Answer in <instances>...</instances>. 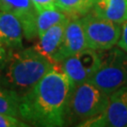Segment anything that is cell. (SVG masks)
Here are the masks:
<instances>
[{
    "instance_id": "12",
    "label": "cell",
    "mask_w": 127,
    "mask_h": 127,
    "mask_svg": "<svg viewBox=\"0 0 127 127\" xmlns=\"http://www.w3.org/2000/svg\"><path fill=\"white\" fill-rule=\"evenodd\" d=\"M92 12L119 25L127 20V0H95Z\"/></svg>"
},
{
    "instance_id": "11",
    "label": "cell",
    "mask_w": 127,
    "mask_h": 127,
    "mask_svg": "<svg viewBox=\"0 0 127 127\" xmlns=\"http://www.w3.org/2000/svg\"><path fill=\"white\" fill-rule=\"evenodd\" d=\"M69 18H70V15L62 22L57 24L50 27L49 29H47L41 36L39 37L40 40L34 47L41 54L45 56L51 62H53V58L55 54L58 52L61 45Z\"/></svg>"
},
{
    "instance_id": "4",
    "label": "cell",
    "mask_w": 127,
    "mask_h": 127,
    "mask_svg": "<svg viewBox=\"0 0 127 127\" xmlns=\"http://www.w3.org/2000/svg\"><path fill=\"white\" fill-rule=\"evenodd\" d=\"M101 56L102 63L88 80L107 95L127 85V53L119 48Z\"/></svg>"
},
{
    "instance_id": "6",
    "label": "cell",
    "mask_w": 127,
    "mask_h": 127,
    "mask_svg": "<svg viewBox=\"0 0 127 127\" xmlns=\"http://www.w3.org/2000/svg\"><path fill=\"white\" fill-rule=\"evenodd\" d=\"M60 63L73 91L81 83L88 81L97 71L102 63V57L98 51L87 47L79 53L65 59Z\"/></svg>"
},
{
    "instance_id": "3",
    "label": "cell",
    "mask_w": 127,
    "mask_h": 127,
    "mask_svg": "<svg viewBox=\"0 0 127 127\" xmlns=\"http://www.w3.org/2000/svg\"><path fill=\"white\" fill-rule=\"evenodd\" d=\"M109 95L90 81L73 89L69 96L65 112V123L81 126L83 123L101 114L108 103Z\"/></svg>"
},
{
    "instance_id": "20",
    "label": "cell",
    "mask_w": 127,
    "mask_h": 127,
    "mask_svg": "<svg viewBox=\"0 0 127 127\" xmlns=\"http://www.w3.org/2000/svg\"><path fill=\"white\" fill-rule=\"evenodd\" d=\"M2 71H3V70H0V89H1V88H5V87L8 88V86H7V82H6V80H5L4 74H3V73H2Z\"/></svg>"
},
{
    "instance_id": "13",
    "label": "cell",
    "mask_w": 127,
    "mask_h": 127,
    "mask_svg": "<svg viewBox=\"0 0 127 127\" xmlns=\"http://www.w3.org/2000/svg\"><path fill=\"white\" fill-rule=\"evenodd\" d=\"M69 14L64 12L56 6L44 8L37 11L36 28L38 37L41 36L44 32L53 26L62 22L67 18Z\"/></svg>"
},
{
    "instance_id": "14",
    "label": "cell",
    "mask_w": 127,
    "mask_h": 127,
    "mask_svg": "<svg viewBox=\"0 0 127 127\" xmlns=\"http://www.w3.org/2000/svg\"><path fill=\"white\" fill-rule=\"evenodd\" d=\"M21 95L9 88L0 89V113L19 118Z\"/></svg>"
},
{
    "instance_id": "1",
    "label": "cell",
    "mask_w": 127,
    "mask_h": 127,
    "mask_svg": "<svg viewBox=\"0 0 127 127\" xmlns=\"http://www.w3.org/2000/svg\"><path fill=\"white\" fill-rule=\"evenodd\" d=\"M71 84L57 62L32 89L21 95L19 118L37 126H63Z\"/></svg>"
},
{
    "instance_id": "9",
    "label": "cell",
    "mask_w": 127,
    "mask_h": 127,
    "mask_svg": "<svg viewBox=\"0 0 127 127\" xmlns=\"http://www.w3.org/2000/svg\"><path fill=\"white\" fill-rule=\"evenodd\" d=\"M0 10L13 14L18 18L27 40H32L38 36L37 10L31 0H0Z\"/></svg>"
},
{
    "instance_id": "17",
    "label": "cell",
    "mask_w": 127,
    "mask_h": 127,
    "mask_svg": "<svg viewBox=\"0 0 127 127\" xmlns=\"http://www.w3.org/2000/svg\"><path fill=\"white\" fill-rule=\"evenodd\" d=\"M118 46L125 53H127V20L123 24L121 37L118 41Z\"/></svg>"
},
{
    "instance_id": "19",
    "label": "cell",
    "mask_w": 127,
    "mask_h": 127,
    "mask_svg": "<svg viewBox=\"0 0 127 127\" xmlns=\"http://www.w3.org/2000/svg\"><path fill=\"white\" fill-rule=\"evenodd\" d=\"M9 54H8L7 48L3 44L0 43V70L4 69L6 62L8 60V58H9Z\"/></svg>"
},
{
    "instance_id": "2",
    "label": "cell",
    "mask_w": 127,
    "mask_h": 127,
    "mask_svg": "<svg viewBox=\"0 0 127 127\" xmlns=\"http://www.w3.org/2000/svg\"><path fill=\"white\" fill-rule=\"evenodd\" d=\"M54 63L33 48L10 50L4 69L7 86L23 95L53 68Z\"/></svg>"
},
{
    "instance_id": "16",
    "label": "cell",
    "mask_w": 127,
    "mask_h": 127,
    "mask_svg": "<svg viewBox=\"0 0 127 127\" xmlns=\"http://www.w3.org/2000/svg\"><path fill=\"white\" fill-rule=\"evenodd\" d=\"M27 126V124L19 118L12 117L9 115L0 113V127H24Z\"/></svg>"
},
{
    "instance_id": "18",
    "label": "cell",
    "mask_w": 127,
    "mask_h": 127,
    "mask_svg": "<svg viewBox=\"0 0 127 127\" xmlns=\"http://www.w3.org/2000/svg\"><path fill=\"white\" fill-rule=\"evenodd\" d=\"M36 10L55 6V0H31Z\"/></svg>"
},
{
    "instance_id": "7",
    "label": "cell",
    "mask_w": 127,
    "mask_h": 127,
    "mask_svg": "<svg viewBox=\"0 0 127 127\" xmlns=\"http://www.w3.org/2000/svg\"><path fill=\"white\" fill-rule=\"evenodd\" d=\"M81 126L127 127V85L110 94L104 111Z\"/></svg>"
},
{
    "instance_id": "15",
    "label": "cell",
    "mask_w": 127,
    "mask_h": 127,
    "mask_svg": "<svg viewBox=\"0 0 127 127\" xmlns=\"http://www.w3.org/2000/svg\"><path fill=\"white\" fill-rule=\"evenodd\" d=\"M95 0H55V6L69 15L83 16L90 12Z\"/></svg>"
},
{
    "instance_id": "8",
    "label": "cell",
    "mask_w": 127,
    "mask_h": 127,
    "mask_svg": "<svg viewBox=\"0 0 127 127\" xmlns=\"http://www.w3.org/2000/svg\"><path fill=\"white\" fill-rule=\"evenodd\" d=\"M85 48H87V41L81 19H79L78 16L70 15L61 45L55 54L53 63L61 62Z\"/></svg>"
},
{
    "instance_id": "5",
    "label": "cell",
    "mask_w": 127,
    "mask_h": 127,
    "mask_svg": "<svg viewBox=\"0 0 127 127\" xmlns=\"http://www.w3.org/2000/svg\"><path fill=\"white\" fill-rule=\"evenodd\" d=\"M86 36L87 47L96 51H108L113 48L121 37V25L88 12L81 16Z\"/></svg>"
},
{
    "instance_id": "10",
    "label": "cell",
    "mask_w": 127,
    "mask_h": 127,
    "mask_svg": "<svg viewBox=\"0 0 127 127\" xmlns=\"http://www.w3.org/2000/svg\"><path fill=\"white\" fill-rule=\"evenodd\" d=\"M23 27L13 14L0 10V43L10 50L23 48Z\"/></svg>"
}]
</instances>
